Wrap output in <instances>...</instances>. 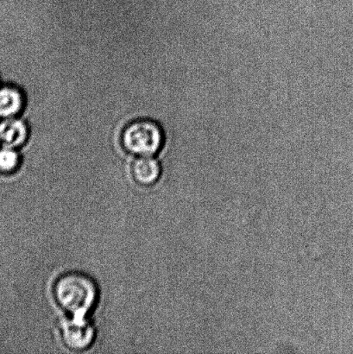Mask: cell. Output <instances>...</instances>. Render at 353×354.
I'll return each instance as SVG.
<instances>
[{"label":"cell","instance_id":"1","mask_svg":"<svg viewBox=\"0 0 353 354\" xmlns=\"http://www.w3.org/2000/svg\"><path fill=\"white\" fill-rule=\"evenodd\" d=\"M54 297L68 315L86 317L95 307L99 290L91 277L85 273L70 272L55 281Z\"/></svg>","mask_w":353,"mask_h":354},{"label":"cell","instance_id":"6","mask_svg":"<svg viewBox=\"0 0 353 354\" xmlns=\"http://www.w3.org/2000/svg\"><path fill=\"white\" fill-rule=\"evenodd\" d=\"M26 106V96L13 85L0 86V119L17 117Z\"/></svg>","mask_w":353,"mask_h":354},{"label":"cell","instance_id":"7","mask_svg":"<svg viewBox=\"0 0 353 354\" xmlns=\"http://www.w3.org/2000/svg\"><path fill=\"white\" fill-rule=\"evenodd\" d=\"M21 158L17 149L2 147L0 148V172L10 174L19 168Z\"/></svg>","mask_w":353,"mask_h":354},{"label":"cell","instance_id":"4","mask_svg":"<svg viewBox=\"0 0 353 354\" xmlns=\"http://www.w3.org/2000/svg\"><path fill=\"white\" fill-rule=\"evenodd\" d=\"M30 130L27 123L17 117L0 121V144L2 147L19 148L26 143Z\"/></svg>","mask_w":353,"mask_h":354},{"label":"cell","instance_id":"3","mask_svg":"<svg viewBox=\"0 0 353 354\" xmlns=\"http://www.w3.org/2000/svg\"><path fill=\"white\" fill-rule=\"evenodd\" d=\"M62 342L68 349L82 352L93 345L96 337L95 326L86 317L69 315L61 326Z\"/></svg>","mask_w":353,"mask_h":354},{"label":"cell","instance_id":"5","mask_svg":"<svg viewBox=\"0 0 353 354\" xmlns=\"http://www.w3.org/2000/svg\"><path fill=\"white\" fill-rule=\"evenodd\" d=\"M131 173L137 184L150 187L160 179L162 165L154 156H141L133 162Z\"/></svg>","mask_w":353,"mask_h":354},{"label":"cell","instance_id":"2","mask_svg":"<svg viewBox=\"0 0 353 354\" xmlns=\"http://www.w3.org/2000/svg\"><path fill=\"white\" fill-rule=\"evenodd\" d=\"M123 147L131 154L154 156L161 151L164 143L162 127L155 121L141 120L126 127L122 133Z\"/></svg>","mask_w":353,"mask_h":354}]
</instances>
